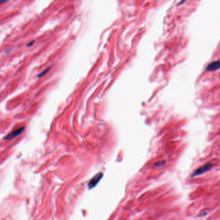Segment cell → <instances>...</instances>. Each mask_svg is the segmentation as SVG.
<instances>
[{
	"label": "cell",
	"mask_w": 220,
	"mask_h": 220,
	"mask_svg": "<svg viewBox=\"0 0 220 220\" xmlns=\"http://www.w3.org/2000/svg\"><path fill=\"white\" fill-rule=\"evenodd\" d=\"M50 71V67H48V68H46L45 69V70H44L43 71H42L41 72V74H39V75H38V77L39 78H40V77H43L44 76V75H45L47 73H48V72Z\"/></svg>",
	"instance_id": "5b68a950"
},
{
	"label": "cell",
	"mask_w": 220,
	"mask_h": 220,
	"mask_svg": "<svg viewBox=\"0 0 220 220\" xmlns=\"http://www.w3.org/2000/svg\"><path fill=\"white\" fill-rule=\"evenodd\" d=\"M213 167V163L211 162H207L205 164H204L203 165L201 166V167H198L196 169L195 171H194L193 173H192L191 177V178H194L198 177L199 175H202L205 172L209 171L210 170H211Z\"/></svg>",
	"instance_id": "6da1fadb"
},
{
	"label": "cell",
	"mask_w": 220,
	"mask_h": 220,
	"mask_svg": "<svg viewBox=\"0 0 220 220\" xmlns=\"http://www.w3.org/2000/svg\"><path fill=\"white\" fill-rule=\"evenodd\" d=\"M34 42H35V41H34V40L32 41H31V42H30V43H29L27 44V46H28V47L31 46H32V45H33V44L34 43Z\"/></svg>",
	"instance_id": "ba28073f"
},
{
	"label": "cell",
	"mask_w": 220,
	"mask_h": 220,
	"mask_svg": "<svg viewBox=\"0 0 220 220\" xmlns=\"http://www.w3.org/2000/svg\"><path fill=\"white\" fill-rule=\"evenodd\" d=\"M103 177V174L102 172H100V173H98L96 174L95 177H94L92 180L90 181L88 183V187L89 189H92L93 188L95 187L96 185L99 184V182L101 180L102 178Z\"/></svg>",
	"instance_id": "3957f363"
},
{
	"label": "cell",
	"mask_w": 220,
	"mask_h": 220,
	"mask_svg": "<svg viewBox=\"0 0 220 220\" xmlns=\"http://www.w3.org/2000/svg\"><path fill=\"white\" fill-rule=\"evenodd\" d=\"M25 130V126H22L20 128H18L15 130H12L11 133H9L6 135L5 137H4V140H11L12 139H15L19 136H20L21 135L23 134L24 133V131Z\"/></svg>",
	"instance_id": "7a4b0ae2"
},
{
	"label": "cell",
	"mask_w": 220,
	"mask_h": 220,
	"mask_svg": "<svg viewBox=\"0 0 220 220\" xmlns=\"http://www.w3.org/2000/svg\"><path fill=\"white\" fill-rule=\"evenodd\" d=\"M10 1H11V0H0V5L7 4V3L9 2Z\"/></svg>",
	"instance_id": "8992f818"
},
{
	"label": "cell",
	"mask_w": 220,
	"mask_h": 220,
	"mask_svg": "<svg viewBox=\"0 0 220 220\" xmlns=\"http://www.w3.org/2000/svg\"><path fill=\"white\" fill-rule=\"evenodd\" d=\"M219 131H220V129H219Z\"/></svg>",
	"instance_id": "30bf717a"
},
{
	"label": "cell",
	"mask_w": 220,
	"mask_h": 220,
	"mask_svg": "<svg viewBox=\"0 0 220 220\" xmlns=\"http://www.w3.org/2000/svg\"><path fill=\"white\" fill-rule=\"evenodd\" d=\"M220 69V60L214 61L210 62L206 67L207 71H214Z\"/></svg>",
	"instance_id": "277c9868"
},
{
	"label": "cell",
	"mask_w": 220,
	"mask_h": 220,
	"mask_svg": "<svg viewBox=\"0 0 220 220\" xmlns=\"http://www.w3.org/2000/svg\"><path fill=\"white\" fill-rule=\"evenodd\" d=\"M165 162V161H162V162H158V163H156V164H155V166H156V167H160V166H161V165H162L163 164H164Z\"/></svg>",
	"instance_id": "52a82bcc"
},
{
	"label": "cell",
	"mask_w": 220,
	"mask_h": 220,
	"mask_svg": "<svg viewBox=\"0 0 220 220\" xmlns=\"http://www.w3.org/2000/svg\"><path fill=\"white\" fill-rule=\"evenodd\" d=\"M186 1V0H181V1L180 3V4H179L178 5H181V4H183V3H184V1Z\"/></svg>",
	"instance_id": "9c48e42d"
}]
</instances>
